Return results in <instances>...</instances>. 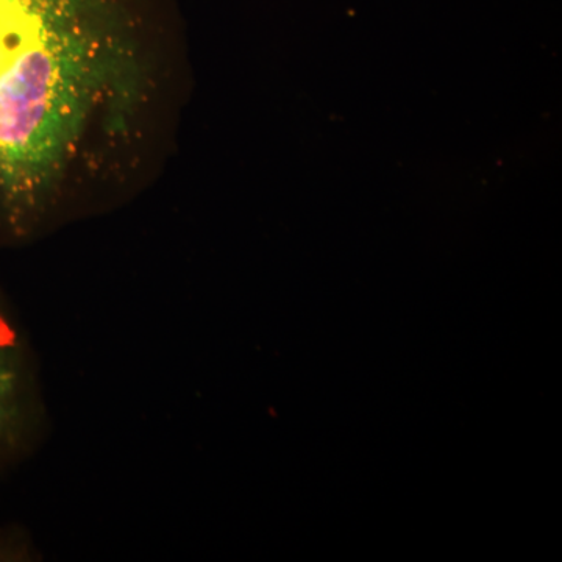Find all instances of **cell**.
Instances as JSON below:
<instances>
[{
	"instance_id": "6da1fadb",
	"label": "cell",
	"mask_w": 562,
	"mask_h": 562,
	"mask_svg": "<svg viewBox=\"0 0 562 562\" xmlns=\"http://www.w3.org/2000/svg\"><path fill=\"white\" fill-rule=\"evenodd\" d=\"M191 91L177 0H0V250L155 187Z\"/></svg>"
},
{
	"instance_id": "7a4b0ae2",
	"label": "cell",
	"mask_w": 562,
	"mask_h": 562,
	"mask_svg": "<svg viewBox=\"0 0 562 562\" xmlns=\"http://www.w3.org/2000/svg\"><path fill=\"white\" fill-rule=\"evenodd\" d=\"M47 435L38 353L16 305L0 286V483L35 457Z\"/></svg>"
},
{
	"instance_id": "3957f363",
	"label": "cell",
	"mask_w": 562,
	"mask_h": 562,
	"mask_svg": "<svg viewBox=\"0 0 562 562\" xmlns=\"http://www.w3.org/2000/svg\"><path fill=\"white\" fill-rule=\"evenodd\" d=\"M35 553L29 532L18 525L0 527V561H29Z\"/></svg>"
}]
</instances>
